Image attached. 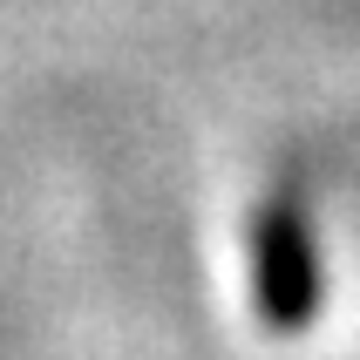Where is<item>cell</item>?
Segmentation results:
<instances>
[{"mask_svg": "<svg viewBox=\"0 0 360 360\" xmlns=\"http://www.w3.org/2000/svg\"><path fill=\"white\" fill-rule=\"evenodd\" d=\"M252 300L272 333H300L320 313V245L300 191H272L252 218Z\"/></svg>", "mask_w": 360, "mask_h": 360, "instance_id": "1", "label": "cell"}]
</instances>
